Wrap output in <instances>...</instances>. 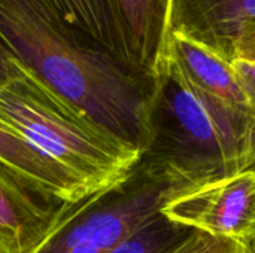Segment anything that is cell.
<instances>
[{"label":"cell","mask_w":255,"mask_h":253,"mask_svg":"<svg viewBox=\"0 0 255 253\" xmlns=\"http://www.w3.org/2000/svg\"><path fill=\"white\" fill-rule=\"evenodd\" d=\"M188 191L167 171L139 158L124 179L73 203L33 253H108Z\"/></svg>","instance_id":"obj_4"},{"label":"cell","mask_w":255,"mask_h":253,"mask_svg":"<svg viewBox=\"0 0 255 253\" xmlns=\"http://www.w3.org/2000/svg\"><path fill=\"white\" fill-rule=\"evenodd\" d=\"M39 1L84 45L109 54L123 63L120 43L108 0Z\"/></svg>","instance_id":"obj_11"},{"label":"cell","mask_w":255,"mask_h":253,"mask_svg":"<svg viewBox=\"0 0 255 253\" xmlns=\"http://www.w3.org/2000/svg\"><path fill=\"white\" fill-rule=\"evenodd\" d=\"M254 236H255V233H254Z\"/></svg>","instance_id":"obj_18"},{"label":"cell","mask_w":255,"mask_h":253,"mask_svg":"<svg viewBox=\"0 0 255 253\" xmlns=\"http://www.w3.org/2000/svg\"><path fill=\"white\" fill-rule=\"evenodd\" d=\"M172 253H245V249L238 240L193 230L188 239Z\"/></svg>","instance_id":"obj_13"},{"label":"cell","mask_w":255,"mask_h":253,"mask_svg":"<svg viewBox=\"0 0 255 253\" xmlns=\"http://www.w3.org/2000/svg\"><path fill=\"white\" fill-rule=\"evenodd\" d=\"M0 161L51 195L76 203L93 194L76 176L33 146L0 116Z\"/></svg>","instance_id":"obj_9"},{"label":"cell","mask_w":255,"mask_h":253,"mask_svg":"<svg viewBox=\"0 0 255 253\" xmlns=\"http://www.w3.org/2000/svg\"><path fill=\"white\" fill-rule=\"evenodd\" d=\"M255 60V30L241 37L235 46V58Z\"/></svg>","instance_id":"obj_16"},{"label":"cell","mask_w":255,"mask_h":253,"mask_svg":"<svg viewBox=\"0 0 255 253\" xmlns=\"http://www.w3.org/2000/svg\"><path fill=\"white\" fill-rule=\"evenodd\" d=\"M72 204L0 161V253H33Z\"/></svg>","instance_id":"obj_6"},{"label":"cell","mask_w":255,"mask_h":253,"mask_svg":"<svg viewBox=\"0 0 255 253\" xmlns=\"http://www.w3.org/2000/svg\"><path fill=\"white\" fill-rule=\"evenodd\" d=\"M241 243H242V246L245 249V253H255V236H251V237L245 239Z\"/></svg>","instance_id":"obj_17"},{"label":"cell","mask_w":255,"mask_h":253,"mask_svg":"<svg viewBox=\"0 0 255 253\" xmlns=\"http://www.w3.org/2000/svg\"><path fill=\"white\" fill-rule=\"evenodd\" d=\"M161 213L191 230L244 242L255 233V169L181 194Z\"/></svg>","instance_id":"obj_5"},{"label":"cell","mask_w":255,"mask_h":253,"mask_svg":"<svg viewBox=\"0 0 255 253\" xmlns=\"http://www.w3.org/2000/svg\"><path fill=\"white\" fill-rule=\"evenodd\" d=\"M25 69L12 57V54L0 42V86L7 84L10 79L21 76Z\"/></svg>","instance_id":"obj_15"},{"label":"cell","mask_w":255,"mask_h":253,"mask_svg":"<svg viewBox=\"0 0 255 253\" xmlns=\"http://www.w3.org/2000/svg\"><path fill=\"white\" fill-rule=\"evenodd\" d=\"M232 67L250 109L255 113V60L236 58L232 61Z\"/></svg>","instance_id":"obj_14"},{"label":"cell","mask_w":255,"mask_h":253,"mask_svg":"<svg viewBox=\"0 0 255 253\" xmlns=\"http://www.w3.org/2000/svg\"><path fill=\"white\" fill-rule=\"evenodd\" d=\"M140 158L191 191L255 169V113L190 86L167 57Z\"/></svg>","instance_id":"obj_2"},{"label":"cell","mask_w":255,"mask_h":253,"mask_svg":"<svg viewBox=\"0 0 255 253\" xmlns=\"http://www.w3.org/2000/svg\"><path fill=\"white\" fill-rule=\"evenodd\" d=\"M0 116L91 192L124 179L140 158L69 107L27 70L0 86Z\"/></svg>","instance_id":"obj_3"},{"label":"cell","mask_w":255,"mask_h":253,"mask_svg":"<svg viewBox=\"0 0 255 253\" xmlns=\"http://www.w3.org/2000/svg\"><path fill=\"white\" fill-rule=\"evenodd\" d=\"M169 60L184 81L194 89L230 106L250 109L232 63L223 60L212 51L182 34L172 33Z\"/></svg>","instance_id":"obj_10"},{"label":"cell","mask_w":255,"mask_h":253,"mask_svg":"<svg viewBox=\"0 0 255 253\" xmlns=\"http://www.w3.org/2000/svg\"><path fill=\"white\" fill-rule=\"evenodd\" d=\"M121 60L136 75L157 79L169 57L173 0H108Z\"/></svg>","instance_id":"obj_7"},{"label":"cell","mask_w":255,"mask_h":253,"mask_svg":"<svg viewBox=\"0 0 255 253\" xmlns=\"http://www.w3.org/2000/svg\"><path fill=\"white\" fill-rule=\"evenodd\" d=\"M191 233V228L170 221L160 212L108 253H172Z\"/></svg>","instance_id":"obj_12"},{"label":"cell","mask_w":255,"mask_h":253,"mask_svg":"<svg viewBox=\"0 0 255 253\" xmlns=\"http://www.w3.org/2000/svg\"><path fill=\"white\" fill-rule=\"evenodd\" d=\"M0 42L46 89L142 155L157 79L84 45L39 0H0Z\"/></svg>","instance_id":"obj_1"},{"label":"cell","mask_w":255,"mask_h":253,"mask_svg":"<svg viewBox=\"0 0 255 253\" xmlns=\"http://www.w3.org/2000/svg\"><path fill=\"white\" fill-rule=\"evenodd\" d=\"M170 25L232 63L238 40L255 30V0H173Z\"/></svg>","instance_id":"obj_8"}]
</instances>
